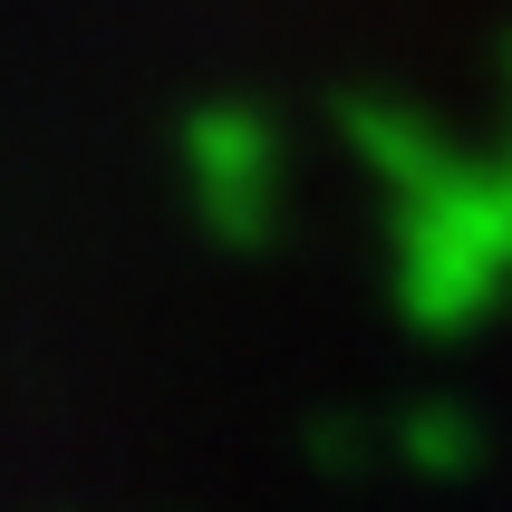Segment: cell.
I'll return each mask as SVG.
<instances>
[{
	"label": "cell",
	"mask_w": 512,
	"mask_h": 512,
	"mask_svg": "<svg viewBox=\"0 0 512 512\" xmlns=\"http://www.w3.org/2000/svg\"><path fill=\"white\" fill-rule=\"evenodd\" d=\"M397 203V290L426 329H464L512 281V174H464L455 155Z\"/></svg>",
	"instance_id": "obj_1"
},
{
	"label": "cell",
	"mask_w": 512,
	"mask_h": 512,
	"mask_svg": "<svg viewBox=\"0 0 512 512\" xmlns=\"http://www.w3.org/2000/svg\"><path fill=\"white\" fill-rule=\"evenodd\" d=\"M184 174H194V203H203V223L223 232V242H261L271 232V213H281V145H271L261 116H242V107L194 116Z\"/></svg>",
	"instance_id": "obj_2"
},
{
	"label": "cell",
	"mask_w": 512,
	"mask_h": 512,
	"mask_svg": "<svg viewBox=\"0 0 512 512\" xmlns=\"http://www.w3.org/2000/svg\"><path fill=\"white\" fill-rule=\"evenodd\" d=\"M387 455L426 464V474H455V464H474V426H464L455 406H416V416L387 435Z\"/></svg>",
	"instance_id": "obj_3"
},
{
	"label": "cell",
	"mask_w": 512,
	"mask_h": 512,
	"mask_svg": "<svg viewBox=\"0 0 512 512\" xmlns=\"http://www.w3.org/2000/svg\"><path fill=\"white\" fill-rule=\"evenodd\" d=\"M503 174H512V165H503Z\"/></svg>",
	"instance_id": "obj_4"
}]
</instances>
